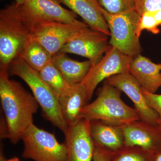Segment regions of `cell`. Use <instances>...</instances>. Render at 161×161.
<instances>
[{
	"mask_svg": "<svg viewBox=\"0 0 161 161\" xmlns=\"http://www.w3.org/2000/svg\"><path fill=\"white\" fill-rule=\"evenodd\" d=\"M21 9L31 20L33 38L42 44L53 56L59 53L80 32L89 27H80L42 19L32 16Z\"/></svg>",
	"mask_w": 161,
	"mask_h": 161,
	"instance_id": "cell-7",
	"label": "cell"
},
{
	"mask_svg": "<svg viewBox=\"0 0 161 161\" xmlns=\"http://www.w3.org/2000/svg\"><path fill=\"white\" fill-rule=\"evenodd\" d=\"M16 4L18 5H23L25 3L26 0H15Z\"/></svg>",
	"mask_w": 161,
	"mask_h": 161,
	"instance_id": "cell-29",
	"label": "cell"
},
{
	"mask_svg": "<svg viewBox=\"0 0 161 161\" xmlns=\"http://www.w3.org/2000/svg\"><path fill=\"white\" fill-rule=\"evenodd\" d=\"M102 13L110 32V46L133 58L141 54L139 38L136 34L141 15L136 10L111 14L102 8Z\"/></svg>",
	"mask_w": 161,
	"mask_h": 161,
	"instance_id": "cell-5",
	"label": "cell"
},
{
	"mask_svg": "<svg viewBox=\"0 0 161 161\" xmlns=\"http://www.w3.org/2000/svg\"><path fill=\"white\" fill-rule=\"evenodd\" d=\"M111 85L124 92L132 101L141 120L157 125L159 117L157 112L148 104L137 80L130 73L114 75L106 80Z\"/></svg>",
	"mask_w": 161,
	"mask_h": 161,
	"instance_id": "cell-10",
	"label": "cell"
},
{
	"mask_svg": "<svg viewBox=\"0 0 161 161\" xmlns=\"http://www.w3.org/2000/svg\"><path fill=\"white\" fill-rule=\"evenodd\" d=\"M8 72L0 70V98L6 117V138L17 143L33 122L39 104L33 95L18 81L9 79Z\"/></svg>",
	"mask_w": 161,
	"mask_h": 161,
	"instance_id": "cell-1",
	"label": "cell"
},
{
	"mask_svg": "<svg viewBox=\"0 0 161 161\" xmlns=\"http://www.w3.org/2000/svg\"><path fill=\"white\" fill-rule=\"evenodd\" d=\"M53 57L42 44L32 38L26 44L19 58L39 72L52 62Z\"/></svg>",
	"mask_w": 161,
	"mask_h": 161,
	"instance_id": "cell-19",
	"label": "cell"
},
{
	"mask_svg": "<svg viewBox=\"0 0 161 161\" xmlns=\"http://www.w3.org/2000/svg\"><path fill=\"white\" fill-rule=\"evenodd\" d=\"M93 161H110L109 154L95 146Z\"/></svg>",
	"mask_w": 161,
	"mask_h": 161,
	"instance_id": "cell-26",
	"label": "cell"
},
{
	"mask_svg": "<svg viewBox=\"0 0 161 161\" xmlns=\"http://www.w3.org/2000/svg\"><path fill=\"white\" fill-rule=\"evenodd\" d=\"M154 161H161V152L156 154Z\"/></svg>",
	"mask_w": 161,
	"mask_h": 161,
	"instance_id": "cell-28",
	"label": "cell"
},
{
	"mask_svg": "<svg viewBox=\"0 0 161 161\" xmlns=\"http://www.w3.org/2000/svg\"><path fill=\"white\" fill-rule=\"evenodd\" d=\"M108 36L88 27L67 43L60 53L82 56L96 64L109 48Z\"/></svg>",
	"mask_w": 161,
	"mask_h": 161,
	"instance_id": "cell-9",
	"label": "cell"
},
{
	"mask_svg": "<svg viewBox=\"0 0 161 161\" xmlns=\"http://www.w3.org/2000/svg\"><path fill=\"white\" fill-rule=\"evenodd\" d=\"M9 72L25 81L42 108L44 117L65 135L68 126L61 113L58 96L42 79L39 72L19 58L11 62Z\"/></svg>",
	"mask_w": 161,
	"mask_h": 161,
	"instance_id": "cell-4",
	"label": "cell"
},
{
	"mask_svg": "<svg viewBox=\"0 0 161 161\" xmlns=\"http://www.w3.org/2000/svg\"><path fill=\"white\" fill-rule=\"evenodd\" d=\"M161 0H136V9L141 15L148 11L161 10Z\"/></svg>",
	"mask_w": 161,
	"mask_h": 161,
	"instance_id": "cell-24",
	"label": "cell"
},
{
	"mask_svg": "<svg viewBox=\"0 0 161 161\" xmlns=\"http://www.w3.org/2000/svg\"><path fill=\"white\" fill-rule=\"evenodd\" d=\"M156 154L137 146H125L109 157L110 161H154Z\"/></svg>",
	"mask_w": 161,
	"mask_h": 161,
	"instance_id": "cell-21",
	"label": "cell"
},
{
	"mask_svg": "<svg viewBox=\"0 0 161 161\" xmlns=\"http://www.w3.org/2000/svg\"><path fill=\"white\" fill-rule=\"evenodd\" d=\"M20 6L27 14L42 19L80 27L89 26L78 19L76 14L64 8L57 0H26Z\"/></svg>",
	"mask_w": 161,
	"mask_h": 161,
	"instance_id": "cell-12",
	"label": "cell"
},
{
	"mask_svg": "<svg viewBox=\"0 0 161 161\" xmlns=\"http://www.w3.org/2000/svg\"><path fill=\"white\" fill-rule=\"evenodd\" d=\"M142 92L148 104L158 115V125L161 127V95L150 93L143 89Z\"/></svg>",
	"mask_w": 161,
	"mask_h": 161,
	"instance_id": "cell-25",
	"label": "cell"
},
{
	"mask_svg": "<svg viewBox=\"0 0 161 161\" xmlns=\"http://www.w3.org/2000/svg\"><path fill=\"white\" fill-rule=\"evenodd\" d=\"M129 72L143 89L155 93L161 87V64H155L140 54L132 58Z\"/></svg>",
	"mask_w": 161,
	"mask_h": 161,
	"instance_id": "cell-15",
	"label": "cell"
},
{
	"mask_svg": "<svg viewBox=\"0 0 161 161\" xmlns=\"http://www.w3.org/2000/svg\"><path fill=\"white\" fill-rule=\"evenodd\" d=\"M22 156L34 161H67L66 144L60 143L53 133L32 123L22 136Z\"/></svg>",
	"mask_w": 161,
	"mask_h": 161,
	"instance_id": "cell-6",
	"label": "cell"
},
{
	"mask_svg": "<svg viewBox=\"0 0 161 161\" xmlns=\"http://www.w3.org/2000/svg\"><path fill=\"white\" fill-rule=\"evenodd\" d=\"M30 19L15 3L0 11V70L8 72L32 39Z\"/></svg>",
	"mask_w": 161,
	"mask_h": 161,
	"instance_id": "cell-2",
	"label": "cell"
},
{
	"mask_svg": "<svg viewBox=\"0 0 161 161\" xmlns=\"http://www.w3.org/2000/svg\"><path fill=\"white\" fill-rule=\"evenodd\" d=\"M90 120L81 119L69 126L65 135L67 161H92L95 145L90 133Z\"/></svg>",
	"mask_w": 161,
	"mask_h": 161,
	"instance_id": "cell-11",
	"label": "cell"
},
{
	"mask_svg": "<svg viewBox=\"0 0 161 161\" xmlns=\"http://www.w3.org/2000/svg\"><path fill=\"white\" fill-rule=\"evenodd\" d=\"M58 100L61 113L68 126L80 120L81 110L89 101L86 89L82 82L72 86Z\"/></svg>",
	"mask_w": 161,
	"mask_h": 161,
	"instance_id": "cell-17",
	"label": "cell"
},
{
	"mask_svg": "<svg viewBox=\"0 0 161 161\" xmlns=\"http://www.w3.org/2000/svg\"><path fill=\"white\" fill-rule=\"evenodd\" d=\"M120 95V90L106 80L97 92L96 99L82 108L80 119L100 120L117 125L141 120L136 110L126 104Z\"/></svg>",
	"mask_w": 161,
	"mask_h": 161,
	"instance_id": "cell-3",
	"label": "cell"
},
{
	"mask_svg": "<svg viewBox=\"0 0 161 161\" xmlns=\"http://www.w3.org/2000/svg\"><path fill=\"white\" fill-rule=\"evenodd\" d=\"M0 161H20L19 158L16 157L12 158L10 159H7L5 158V156L4 155L3 153V151L2 150H1V154H0Z\"/></svg>",
	"mask_w": 161,
	"mask_h": 161,
	"instance_id": "cell-27",
	"label": "cell"
},
{
	"mask_svg": "<svg viewBox=\"0 0 161 161\" xmlns=\"http://www.w3.org/2000/svg\"><path fill=\"white\" fill-rule=\"evenodd\" d=\"M125 146H137L152 153L161 152V127L142 121L121 125Z\"/></svg>",
	"mask_w": 161,
	"mask_h": 161,
	"instance_id": "cell-13",
	"label": "cell"
},
{
	"mask_svg": "<svg viewBox=\"0 0 161 161\" xmlns=\"http://www.w3.org/2000/svg\"><path fill=\"white\" fill-rule=\"evenodd\" d=\"M90 133L94 145L109 155L125 146L121 125L100 120L90 121Z\"/></svg>",
	"mask_w": 161,
	"mask_h": 161,
	"instance_id": "cell-14",
	"label": "cell"
},
{
	"mask_svg": "<svg viewBox=\"0 0 161 161\" xmlns=\"http://www.w3.org/2000/svg\"><path fill=\"white\" fill-rule=\"evenodd\" d=\"M39 72L40 77L58 98L68 92L71 87L52 62Z\"/></svg>",
	"mask_w": 161,
	"mask_h": 161,
	"instance_id": "cell-20",
	"label": "cell"
},
{
	"mask_svg": "<svg viewBox=\"0 0 161 161\" xmlns=\"http://www.w3.org/2000/svg\"><path fill=\"white\" fill-rule=\"evenodd\" d=\"M132 58L115 47L110 46L102 58L92 65L82 82L86 89L89 101L92 98L96 87L103 80L114 75L129 72Z\"/></svg>",
	"mask_w": 161,
	"mask_h": 161,
	"instance_id": "cell-8",
	"label": "cell"
},
{
	"mask_svg": "<svg viewBox=\"0 0 161 161\" xmlns=\"http://www.w3.org/2000/svg\"><path fill=\"white\" fill-rule=\"evenodd\" d=\"M79 16L92 29L110 36L108 26L98 0H57Z\"/></svg>",
	"mask_w": 161,
	"mask_h": 161,
	"instance_id": "cell-16",
	"label": "cell"
},
{
	"mask_svg": "<svg viewBox=\"0 0 161 161\" xmlns=\"http://www.w3.org/2000/svg\"><path fill=\"white\" fill-rule=\"evenodd\" d=\"M159 24L153 15V11H148L144 13L141 16L140 19L137 26V37L140 38L142 31L147 30L153 34H157L159 33L158 27Z\"/></svg>",
	"mask_w": 161,
	"mask_h": 161,
	"instance_id": "cell-23",
	"label": "cell"
},
{
	"mask_svg": "<svg viewBox=\"0 0 161 161\" xmlns=\"http://www.w3.org/2000/svg\"><path fill=\"white\" fill-rule=\"evenodd\" d=\"M99 5L111 14H118L135 10L136 0H98Z\"/></svg>",
	"mask_w": 161,
	"mask_h": 161,
	"instance_id": "cell-22",
	"label": "cell"
},
{
	"mask_svg": "<svg viewBox=\"0 0 161 161\" xmlns=\"http://www.w3.org/2000/svg\"><path fill=\"white\" fill-rule=\"evenodd\" d=\"M52 62L71 86L82 82L93 65L89 60L77 61L60 52L53 56Z\"/></svg>",
	"mask_w": 161,
	"mask_h": 161,
	"instance_id": "cell-18",
	"label": "cell"
}]
</instances>
